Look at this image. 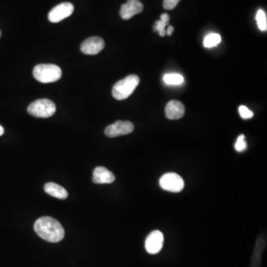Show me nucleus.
<instances>
[{
	"mask_svg": "<svg viewBox=\"0 0 267 267\" xmlns=\"http://www.w3.org/2000/svg\"><path fill=\"white\" fill-rule=\"evenodd\" d=\"M34 231L40 238L50 243L60 242L65 236V230L62 225L51 217L39 218L34 223Z\"/></svg>",
	"mask_w": 267,
	"mask_h": 267,
	"instance_id": "f257e3e1",
	"label": "nucleus"
},
{
	"mask_svg": "<svg viewBox=\"0 0 267 267\" xmlns=\"http://www.w3.org/2000/svg\"><path fill=\"white\" fill-rule=\"evenodd\" d=\"M139 83V76L130 75L118 81L112 88V95L118 100H124L133 94Z\"/></svg>",
	"mask_w": 267,
	"mask_h": 267,
	"instance_id": "f03ea898",
	"label": "nucleus"
},
{
	"mask_svg": "<svg viewBox=\"0 0 267 267\" xmlns=\"http://www.w3.org/2000/svg\"><path fill=\"white\" fill-rule=\"evenodd\" d=\"M61 67L54 64H40L33 70L34 77L42 83H49L59 80L62 77Z\"/></svg>",
	"mask_w": 267,
	"mask_h": 267,
	"instance_id": "7ed1b4c3",
	"label": "nucleus"
},
{
	"mask_svg": "<svg viewBox=\"0 0 267 267\" xmlns=\"http://www.w3.org/2000/svg\"><path fill=\"white\" fill-rule=\"evenodd\" d=\"M56 105L49 99L35 100L28 106V112L36 118H48L56 112Z\"/></svg>",
	"mask_w": 267,
	"mask_h": 267,
	"instance_id": "20e7f679",
	"label": "nucleus"
},
{
	"mask_svg": "<svg viewBox=\"0 0 267 267\" xmlns=\"http://www.w3.org/2000/svg\"><path fill=\"white\" fill-rule=\"evenodd\" d=\"M160 186L163 190L171 193H180L184 188V181L179 175L176 173L165 174L160 179Z\"/></svg>",
	"mask_w": 267,
	"mask_h": 267,
	"instance_id": "39448f33",
	"label": "nucleus"
},
{
	"mask_svg": "<svg viewBox=\"0 0 267 267\" xmlns=\"http://www.w3.org/2000/svg\"><path fill=\"white\" fill-rule=\"evenodd\" d=\"M74 10L73 4L63 2L55 6L49 13V19L52 23H58L70 16Z\"/></svg>",
	"mask_w": 267,
	"mask_h": 267,
	"instance_id": "423d86ee",
	"label": "nucleus"
},
{
	"mask_svg": "<svg viewBox=\"0 0 267 267\" xmlns=\"http://www.w3.org/2000/svg\"><path fill=\"white\" fill-rule=\"evenodd\" d=\"M163 243H164V236L163 233L159 230L153 231L145 239V250L149 254H157L163 248Z\"/></svg>",
	"mask_w": 267,
	"mask_h": 267,
	"instance_id": "0eeeda50",
	"label": "nucleus"
},
{
	"mask_svg": "<svg viewBox=\"0 0 267 267\" xmlns=\"http://www.w3.org/2000/svg\"><path fill=\"white\" fill-rule=\"evenodd\" d=\"M134 130V126L130 121H118L106 127L105 134L109 137H117L121 135L129 134L133 133Z\"/></svg>",
	"mask_w": 267,
	"mask_h": 267,
	"instance_id": "6e6552de",
	"label": "nucleus"
},
{
	"mask_svg": "<svg viewBox=\"0 0 267 267\" xmlns=\"http://www.w3.org/2000/svg\"><path fill=\"white\" fill-rule=\"evenodd\" d=\"M105 48V42L101 37H92L85 40L81 44L80 51L85 55H95Z\"/></svg>",
	"mask_w": 267,
	"mask_h": 267,
	"instance_id": "1a4fd4ad",
	"label": "nucleus"
},
{
	"mask_svg": "<svg viewBox=\"0 0 267 267\" xmlns=\"http://www.w3.org/2000/svg\"><path fill=\"white\" fill-rule=\"evenodd\" d=\"M143 10V4L139 0H128L127 3L121 6V14L122 19L125 20L131 19L134 16L141 13Z\"/></svg>",
	"mask_w": 267,
	"mask_h": 267,
	"instance_id": "9d476101",
	"label": "nucleus"
},
{
	"mask_svg": "<svg viewBox=\"0 0 267 267\" xmlns=\"http://www.w3.org/2000/svg\"><path fill=\"white\" fill-rule=\"evenodd\" d=\"M166 116L169 120H179L184 116L185 106L179 100H171L166 105Z\"/></svg>",
	"mask_w": 267,
	"mask_h": 267,
	"instance_id": "9b49d317",
	"label": "nucleus"
},
{
	"mask_svg": "<svg viewBox=\"0 0 267 267\" xmlns=\"http://www.w3.org/2000/svg\"><path fill=\"white\" fill-rule=\"evenodd\" d=\"M115 181V175L109 169L103 167V166H98V167L95 168L93 172L92 181L94 184H112Z\"/></svg>",
	"mask_w": 267,
	"mask_h": 267,
	"instance_id": "f8f14e48",
	"label": "nucleus"
},
{
	"mask_svg": "<svg viewBox=\"0 0 267 267\" xmlns=\"http://www.w3.org/2000/svg\"><path fill=\"white\" fill-rule=\"evenodd\" d=\"M44 190L49 196L58 199H66L68 196L67 190H66L65 188L55 183L46 184L44 187Z\"/></svg>",
	"mask_w": 267,
	"mask_h": 267,
	"instance_id": "ddd939ff",
	"label": "nucleus"
},
{
	"mask_svg": "<svg viewBox=\"0 0 267 267\" xmlns=\"http://www.w3.org/2000/svg\"><path fill=\"white\" fill-rule=\"evenodd\" d=\"M221 42V37L218 34H210L204 39L203 45L205 48H212Z\"/></svg>",
	"mask_w": 267,
	"mask_h": 267,
	"instance_id": "4468645a",
	"label": "nucleus"
},
{
	"mask_svg": "<svg viewBox=\"0 0 267 267\" xmlns=\"http://www.w3.org/2000/svg\"><path fill=\"white\" fill-rule=\"evenodd\" d=\"M165 82L170 85H180L184 82V77L178 73H169L163 77Z\"/></svg>",
	"mask_w": 267,
	"mask_h": 267,
	"instance_id": "2eb2a0df",
	"label": "nucleus"
},
{
	"mask_svg": "<svg viewBox=\"0 0 267 267\" xmlns=\"http://www.w3.org/2000/svg\"><path fill=\"white\" fill-rule=\"evenodd\" d=\"M256 20H257L258 26L260 28L261 31H267V14L264 10H259L258 11L257 15H256Z\"/></svg>",
	"mask_w": 267,
	"mask_h": 267,
	"instance_id": "dca6fc26",
	"label": "nucleus"
},
{
	"mask_svg": "<svg viewBox=\"0 0 267 267\" xmlns=\"http://www.w3.org/2000/svg\"><path fill=\"white\" fill-rule=\"evenodd\" d=\"M168 24H169V22H164V21H156L154 25V30L159 33L160 37H164L166 34V31L165 28H166Z\"/></svg>",
	"mask_w": 267,
	"mask_h": 267,
	"instance_id": "f3484780",
	"label": "nucleus"
},
{
	"mask_svg": "<svg viewBox=\"0 0 267 267\" xmlns=\"http://www.w3.org/2000/svg\"><path fill=\"white\" fill-rule=\"evenodd\" d=\"M247 147V143L245 140V136L244 134L240 135L237 139L236 143H235V150L238 152H242V151H245Z\"/></svg>",
	"mask_w": 267,
	"mask_h": 267,
	"instance_id": "a211bd4d",
	"label": "nucleus"
},
{
	"mask_svg": "<svg viewBox=\"0 0 267 267\" xmlns=\"http://www.w3.org/2000/svg\"><path fill=\"white\" fill-rule=\"evenodd\" d=\"M238 110H239L240 115L243 119H250L253 117V112L250 111L247 106H241Z\"/></svg>",
	"mask_w": 267,
	"mask_h": 267,
	"instance_id": "6ab92c4d",
	"label": "nucleus"
},
{
	"mask_svg": "<svg viewBox=\"0 0 267 267\" xmlns=\"http://www.w3.org/2000/svg\"><path fill=\"white\" fill-rule=\"evenodd\" d=\"M181 0H164L163 7L166 10H172L175 8Z\"/></svg>",
	"mask_w": 267,
	"mask_h": 267,
	"instance_id": "aec40b11",
	"label": "nucleus"
},
{
	"mask_svg": "<svg viewBox=\"0 0 267 267\" xmlns=\"http://www.w3.org/2000/svg\"><path fill=\"white\" fill-rule=\"evenodd\" d=\"M169 19H170V17H169V15L168 14V13H163V14H161V16H160V20L169 22Z\"/></svg>",
	"mask_w": 267,
	"mask_h": 267,
	"instance_id": "412c9836",
	"label": "nucleus"
},
{
	"mask_svg": "<svg viewBox=\"0 0 267 267\" xmlns=\"http://www.w3.org/2000/svg\"><path fill=\"white\" fill-rule=\"evenodd\" d=\"M174 32V28L173 26H171V25H169V28H168V29L166 30V34H167L168 36H171L172 34V33Z\"/></svg>",
	"mask_w": 267,
	"mask_h": 267,
	"instance_id": "4be33fe9",
	"label": "nucleus"
},
{
	"mask_svg": "<svg viewBox=\"0 0 267 267\" xmlns=\"http://www.w3.org/2000/svg\"><path fill=\"white\" fill-rule=\"evenodd\" d=\"M4 133V128H3V127H1V125H0V136H1V135H2Z\"/></svg>",
	"mask_w": 267,
	"mask_h": 267,
	"instance_id": "5701e85b",
	"label": "nucleus"
},
{
	"mask_svg": "<svg viewBox=\"0 0 267 267\" xmlns=\"http://www.w3.org/2000/svg\"><path fill=\"white\" fill-rule=\"evenodd\" d=\"M0 37H1V31H0Z\"/></svg>",
	"mask_w": 267,
	"mask_h": 267,
	"instance_id": "b1692460",
	"label": "nucleus"
}]
</instances>
